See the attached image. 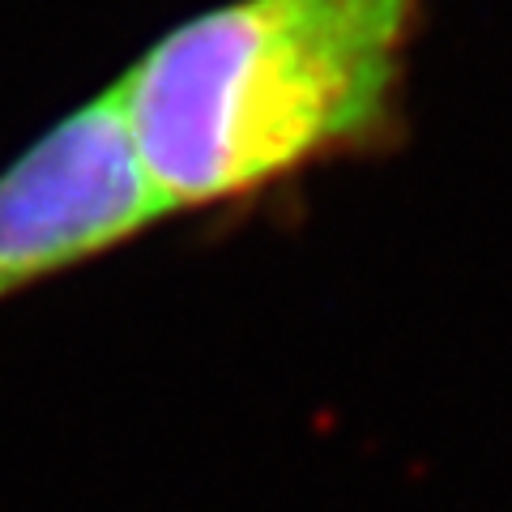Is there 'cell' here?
Returning a JSON list of instances; mask_svg holds the SVG:
<instances>
[{
    "instance_id": "cell-1",
    "label": "cell",
    "mask_w": 512,
    "mask_h": 512,
    "mask_svg": "<svg viewBox=\"0 0 512 512\" xmlns=\"http://www.w3.org/2000/svg\"><path fill=\"white\" fill-rule=\"evenodd\" d=\"M419 0H231L116 86L167 210L252 197L389 137Z\"/></svg>"
},
{
    "instance_id": "cell-2",
    "label": "cell",
    "mask_w": 512,
    "mask_h": 512,
    "mask_svg": "<svg viewBox=\"0 0 512 512\" xmlns=\"http://www.w3.org/2000/svg\"><path fill=\"white\" fill-rule=\"evenodd\" d=\"M167 214L111 90L0 175V299L128 244Z\"/></svg>"
}]
</instances>
